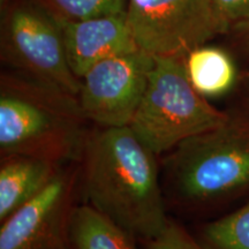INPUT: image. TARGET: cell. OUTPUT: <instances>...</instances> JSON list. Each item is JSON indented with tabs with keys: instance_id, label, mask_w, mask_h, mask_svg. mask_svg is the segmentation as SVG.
<instances>
[{
	"instance_id": "6",
	"label": "cell",
	"mask_w": 249,
	"mask_h": 249,
	"mask_svg": "<svg viewBox=\"0 0 249 249\" xmlns=\"http://www.w3.org/2000/svg\"><path fill=\"white\" fill-rule=\"evenodd\" d=\"M2 57L30 79L79 97L81 80L71 70L57 20L31 5L13 8L5 23Z\"/></svg>"
},
{
	"instance_id": "17",
	"label": "cell",
	"mask_w": 249,
	"mask_h": 249,
	"mask_svg": "<svg viewBox=\"0 0 249 249\" xmlns=\"http://www.w3.org/2000/svg\"><path fill=\"white\" fill-rule=\"evenodd\" d=\"M244 30V36H245V44L249 50V21H246V22L239 24Z\"/></svg>"
},
{
	"instance_id": "9",
	"label": "cell",
	"mask_w": 249,
	"mask_h": 249,
	"mask_svg": "<svg viewBox=\"0 0 249 249\" xmlns=\"http://www.w3.org/2000/svg\"><path fill=\"white\" fill-rule=\"evenodd\" d=\"M54 18L60 27L68 65L80 80L98 62L140 50L126 12L85 20Z\"/></svg>"
},
{
	"instance_id": "15",
	"label": "cell",
	"mask_w": 249,
	"mask_h": 249,
	"mask_svg": "<svg viewBox=\"0 0 249 249\" xmlns=\"http://www.w3.org/2000/svg\"><path fill=\"white\" fill-rule=\"evenodd\" d=\"M144 249H204L194 235L180 224L170 220L165 231L151 240L143 241Z\"/></svg>"
},
{
	"instance_id": "14",
	"label": "cell",
	"mask_w": 249,
	"mask_h": 249,
	"mask_svg": "<svg viewBox=\"0 0 249 249\" xmlns=\"http://www.w3.org/2000/svg\"><path fill=\"white\" fill-rule=\"evenodd\" d=\"M46 11L57 18H85L120 14L126 11L127 0H44Z\"/></svg>"
},
{
	"instance_id": "16",
	"label": "cell",
	"mask_w": 249,
	"mask_h": 249,
	"mask_svg": "<svg viewBox=\"0 0 249 249\" xmlns=\"http://www.w3.org/2000/svg\"><path fill=\"white\" fill-rule=\"evenodd\" d=\"M213 7L222 30L249 21V0H213Z\"/></svg>"
},
{
	"instance_id": "13",
	"label": "cell",
	"mask_w": 249,
	"mask_h": 249,
	"mask_svg": "<svg viewBox=\"0 0 249 249\" xmlns=\"http://www.w3.org/2000/svg\"><path fill=\"white\" fill-rule=\"evenodd\" d=\"M195 238L204 249H249V203L207 224Z\"/></svg>"
},
{
	"instance_id": "7",
	"label": "cell",
	"mask_w": 249,
	"mask_h": 249,
	"mask_svg": "<svg viewBox=\"0 0 249 249\" xmlns=\"http://www.w3.org/2000/svg\"><path fill=\"white\" fill-rule=\"evenodd\" d=\"M80 163L66 164L36 197L0 223V249H73L71 213Z\"/></svg>"
},
{
	"instance_id": "8",
	"label": "cell",
	"mask_w": 249,
	"mask_h": 249,
	"mask_svg": "<svg viewBox=\"0 0 249 249\" xmlns=\"http://www.w3.org/2000/svg\"><path fill=\"white\" fill-rule=\"evenodd\" d=\"M154 57L143 50L103 60L81 79L79 102L97 127L129 126L140 107Z\"/></svg>"
},
{
	"instance_id": "2",
	"label": "cell",
	"mask_w": 249,
	"mask_h": 249,
	"mask_svg": "<svg viewBox=\"0 0 249 249\" xmlns=\"http://www.w3.org/2000/svg\"><path fill=\"white\" fill-rule=\"evenodd\" d=\"M79 97L28 76L1 77L0 157L80 163L90 130Z\"/></svg>"
},
{
	"instance_id": "10",
	"label": "cell",
	"mask_w": 249,
	"mask_h": 249,
	"mask_svg": "<svg viewBox=\"0 0 249 249\" xmlns=\"http://www.w3.org/2000/svg\"><path fill=\"white\" fill-rule=\"evenodd\" d=\"M62 166L33 156L0 157V223L45 189Z\"/></svg>"
},
{
	"instance_id": "4",
	"label": "cell",
	"mask_w": 249,
	"mask_h": 249,
	"mask_svg": "<svg viewBox=\"0 0 249 249\" xmlns=\"http://www.w3.org/2000/svg\"><path fill=\"white\" fill-rule=\"evenodd\" d=\"M230 118L193 87L186 55H167L154 57L147 89L129 127L160 156L193 136L223 126Z\"/></svg>"
},
{
	"instance_id": "11",
	"label": "cell",
	"mask_w": 249,
	"mask_h": 249,
	"mask_svg": "<svg viewBox=\"0 0 249 249\" xmlns=\"http://www.w3.org/2000/svg\"><path fill=\"white\" fill-rule=\"evenodd\" d=\"M70 234L73 249H138L135 236L88 203L74 205Z\"/></svg>"
},
{
	"instance_id": "3",
	"label": "cell",
	"mask_w": 249,
	"mask_h": 249,
	"mask_svg": "<svg viewBox=\"0 0 249 249\" xmlns=\"http://www.w3.org/2000/svg\"><path fill=\"white\" fill-rule=\"evenodd\" d=\"M163 191L178 209H197L249 187V120L186 140L165 157Z\"/></svg>"
},
{
	"instance_id": "1",
	"label": "cell",
	"mask_w": 249,
	"mask_h": 249,
	"mask_svg": "<svg viewBox=\"0 0 249 249\" xmlns=\"http://www.w3.org/2000/svg\"><path fill=\"white\" fill-rule=\"evenodd\" d=\"M157 157L129 126L97 127L80 161L86 203L141 242L157 238L171 220Z\"/></svg>"
},
{
	"instance_id": "5",
	"label": "cell",
	"mask_w": 249,
	"mask_h": 249,
	"mask_svg": "<svg viewBox=\"0 0 249 249\" xmlns=\"http://www.w3.org/2000/svg\"><path fill=\"white\" fill-rule=\"evenodd\" d=\"M138 46L154 57L186 55L220 33L213 0H127Z\"/></svg>"
},
{
	"instance_id": "12",
	"label": "cell",
	"mask_w": 249,
	"mask_h": 249,
	"mask_svg": "<svg viewBox=\"0 0 249 249\" xmlns=\"http://www.w3.org/2000/svg\"><path fill=\"white\" fill-rule=\"evenodd\" d=\"M186 70L193 87L204 97L229 91L234 85L235 66L222 49L198 46L186 54Z\"/></svg>"
}]
</instances>
